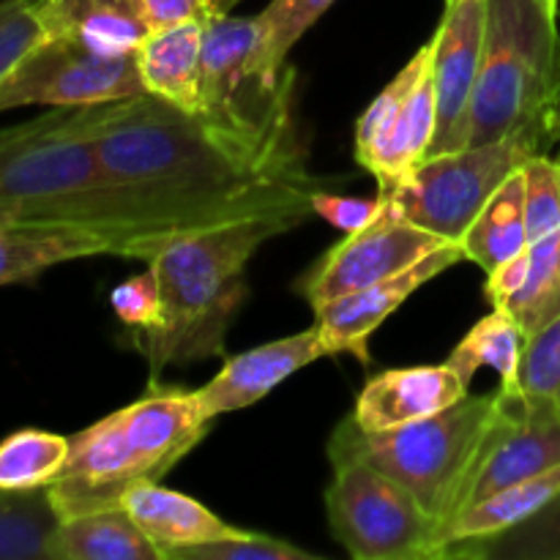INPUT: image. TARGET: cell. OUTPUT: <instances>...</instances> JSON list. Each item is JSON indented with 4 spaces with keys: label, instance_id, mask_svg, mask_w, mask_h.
Here are the masks:
<instances>
[{
    "label": "cell",
    "instance_id": "6da1fadb",
    "mask_svg": "<svg viewBox=\"0 0 560 560\" xmlns=\"http://www.w3.org/2000/svg\"><path fill=\"white\" fill-rule=\"evenodd\" d=\"M102 167L162 235L255 217L310 219L323 180L306 153L249 145L151 93L77 107Z\"/></svg>",
    "mask_w": 560,
    "mask_h": 560
},
{
    "label": "cell",
    "instance_id": "7a4b0ae2",
    "mask_svg": "<svg viewBox=\"0 0 560 560\" xmlns=\"http://www.w3.org/2000/svg\"><path fill=\"white\" fill-rule=\"evenodd\" d=\"M71 230L102 238L115 257L151 260L162 235L102 167L77 107H55L0 129V230Z\"/></svg>",
    "mask_w": 560,
    "mask_h": 560
},
{
    "label": "cell",
    "instance_id": "3957f363",
    "mask_svg": "<svg viewBox=\"0 0 560 560\" xmlns=\"http://www.w3.org/2000/svg\"><path fill=\"white\" fill-rule=\"evenodd\" d=\"M306 219L255 217L219 228L191 230L164 241L148 268L162 290V323L131 331L129 342L145 355L151 383L170 366H189L224 355V339L246 299V262L268 238L290 233Z\"/></svg>",
    "mask_w": 560,
    "mask_h": 560
},
{
    "label": "cell",
    "instance_id": "277c9868",
    "mask_svg": "<svg viewBox=\"0 0 560 560\" xmlns=\"http://www.w3.org/2000/svg\"><path fill=\"white\" fill-rule=\"evenodd\" d=\"M520 392L468 394L430 419L388 432L361 430L348 416L328 441V457H355L370 463L408 495L438 525V541L446 525L468 509L470 492L492 448L520 416Z\"/></svg>",
    "mask_w": 560,
    "mask_h": 560
},
{
    "label": "cell",
    "instance_id": "5b68a950",
    "mask_svg": "<svg viewBox=\"0 0 560 560\" xmlns=\"http://www.w3.org/2000/svg\"><path fill=\"white\" fill-rule=\"evenodd\" d=\"M213 419L195 392L151 383L145 397L69 438V459L47 487L60 520L120 506L140 485L162 481L200 446Z\"/></svg>",
    "mask_w": 560,
    "mask_h": 560
},
{
    "label": "cell",
    "instance_id": "8992f818",
    "mask_svg": "<svg viewBox=\"0 0 560 560\" xmlns=\"http://www.w3.org/2000/svg\"><path fill=\"white\" fill-rule=\"evenodd\" d=\"M560 104V31L556 0H487L479 82L470 104L468 145L520 131L552 140Z\"/></svg>",
    "mask_w": 560,
    "mask_h": 560
},
{
    "label": "cell",
    "instance_id": "52a82bcc",
    "mask_svg": "<svg viewBox=\"0 0 560 560\" xmlns=\"http://www.w3.org/2000/svg\"><path fill=\"white\" fill-rule=\"evenodd\" d=\"M257 16H208L202 102L195 115L249 145L306 153L295 126V69L268 74L257 60Z\"/></svg>",
    "mask_w": 560,
    "mask_h": 560
},
{
    "label": "cell",
    "instance_id": "ba28073f",
    "mask_svg": "<svg viewBox=\"0 0 560 560\" xmlns=\"http://www.w3.org/2000/svg\"><path fill=\"white\" fill-rule=\"evenodd\" d=\"M550 145L536 131H520L485 145L435 153L392 189L377 191V197L392 217L459 244L503 180Z\"/></svg>",
    "mask_w": 560,
    "mask_h": 560
},
{
    "label": "cell",
    "instance_id": "9c48e42d",
    "mask_svg": "<svg viewBox=\"0 0 560 560\" xmlns=\"http://www.w3.org/2000/svg\"><path fill=\"white\" fill-rule=\"evenodd\" d=\"M326 514L334 539L355 560H438V525L397 481L355 457H328Z\"/></svg>",
    "mask_w": 560,
    "mask_h": 560
},
{
    "label": "cell",
    "instance_id": "30bf717a",
    "mask_svg": "<svg viewBox=\"0 0 560 560\" xmlns=\"http://www.w3.org/2000/svg\"><path fill=\"white\" fill-rule=\"evenodd\" d=\"M430 42L377 93L355 126V159L375 175L377 191L408 178L427 156L438 126L435 77Z\"/></svg>",
    "mask_w": 560,
    "mask_h": 560
},
{
    "label": "cell",
    "instance_id": "8fae6325",
    "mask_svg": "<svg viewBox=\"0 0 560 560\" xmlns=\"http://www.w3.org/2000/svg\"><path fill=\"white\" fill-rule=\"evenodd\" d=\"M145 93L135 55L88 52L44 36L0 80V113L16 107H93Z\"/></svg>",
    "mask_w": 560,
    "mask_h": 560
},
{
    "label": "cell",
    "instance_id": "7c38bea8",
    "mask_svg": "<svg viewBox=\"0 0 560 560\" xmlns=\"http://www.w3.org/2000/svg\"><path fill=\"white\" fill-rule=\"evenodd\" d=\"M448 244H457V241H446L383 211L370 228L348 233L339 244H334L306 271V277H301L295 290L301 299H306L312 312H317L342 295L359 293L370 284L416 266Z\"/></svg>",
    "mask_w": 560,
    "mask_h": 560
},
{
    "label": "cell",
    "instance_id": "4fadbf2b",
    "mask_svg": "<svg viewBox=\"0 0 560 560\" xmlns=\"http://www.w3.org/2000/svg\"><path fill=\"white\" fill-rule=\"evenodd\" d=\"M487 33V0H446L432 44L438 126L430 156L468 148L470 104L479 82Z\"/></svg>",
    "mask_w": 560,
    "mask_h": 560
},
{
    "label": "cell",
    "instance_id": "5bb4252c",
    "mask_svg": "<svg viewBox=\"0 0 560 560\" xmlns=\"http://www.w3.org/2000/svg\"><path fill=\"white\" fill-rule=\"evenodd\" d=\"M465 260V252L459 244H448L443 249L432 252L416 266L405 268V271L394 273V277L383 279V282L370 284V288L359 290V293L342 295V299L331 301V304L320 306L315 312V323L320 328V339L326 345V355L350 353L370 364V339L410 295L443 271Z\"/></svg>",
    "mask_w": 560,
    "mask_h": 560
},
{
    "label": "cell",
    "instance_id": "9a60e30c",
    "mask_svg": "<svg viewBox=\"0 0 560 560\" xmlns=\"http://www.w3.org/2000/svg\"><path fill=\"white\" fill-rule=\"evenodd\" d=\"M323 355H326V345H323L317 323H312L304 331L273 339L224 361L222 370L195 392L197 402L202 413L213 421L224 413L246 410Z\"/></svg>",
    "mask_w": 560,
    "mask_h": 560
},
{
    "label": "cell",
    "instance_id": "2e32d148",
    "mask_svg": "<svg viewBox=\"0 0 560 560\" xmlns=\"http://www.w3.org/2000/svg\"><path fill=\"white\" fill-rule=\"evenodd\" d=\"M468 394V383L446 361L435 366L386 370L359 394L353 421L366 432H388L430 419Z\"/></svg>",
    "mask_w": 560,
    "mask_h": 560
},
{
    "label": "cell",
    "instance_id": "e0dca14e",
    "mask_svg": "<svg viewBox=\"0 0 560 560\" xmlns=\"http://www.w3.org/2000/svg\"><path fill=\"white\" fill-rule=\"evenodd\" d=\"M206 20H184L156 27L142 38L135 52L145 93L184 113H197L202 102Z\"/></svg>",
    "mask_w": 560,
    "mask_h": 560
},
{
    "label": "cell",
    "instance_id": "ac0fdd59",
    "mask_svg": "<svg viewBox=\"0 0 560 560\" xmlns=\"http://www.w3.org/2000/svg\"><path fill=\"white\" fill-rule=\"evenodd\" d=\"M560 465V408L525 402L481 468L468 506Z\"/></svg>",
    "mask_w": 560,
    "mask_h": 560
},
{
    "label": "cell",
    "instance_id": "d6986e66",
    "mask_svg": "<svg viewBox=\"0 0 560 560\" xmlns=\"http://www.w3.org/2000/svg\"><path fill=\"white\" fill-rule=\"evenodd\" d=\"M44 36L60 38L88 52L135 55L151 33L148 22L129 0H33Z\"/></svg>",
    "mask_w": 560,
    "mask_h": 560
},
{
    "label": "cell",
    "instance_id": "ffe728a7",
    "mask_svg": "<svg viewBox=\"0 0 560 560\" xmlns=\"http://www.w3.org/2000/svg\"><path fill=\"white\" fill-rule=\"evenodd\" d=\"M120 509H126L129 517L142 528V534L162 550V558H167L170 550L228 539L241 530L217 517L200 501L162 487L159 481L126 492Z\"/></svg>",
    "mask_w": 560,
    "mask_h": 560
},
{
    "label": "cell",
    "instance_id": "44dd1931",
    "mask_svg": "<svg viewBox=\"0 0 560 560\" xmlns=\"http://www.w3.org/2000/svg\"><path fill=\"white\" fill-rule=\"evenodd\" d=\"M47 560H164L120 506L60 520L49 539Z\"/></svg>",
    "mask_w": 560,
    "mask_h": 560
},
{
    "label": "cell",
    "instance_id": "7402d4cb",
    "mask_svg": "<svg viewBox=\"0 0 560 560\" xmlns=\"http://www.w3.org/2000/svg\"><path fill=\"white\" fill-rule=\"evenodd\" d=\"M560 492V465L534 479L517 481L512 487L492 492L481 498L479 503L465 509L457 520L446 525L441 534V558L448 547L463 545V541L492 539L498 534H506L514 525L534 517L539 509H545Z\"/></svg>",
    "mask_w": 560,
    "mask_h": 560
},
{
    "label": "cell",
    "instance_id": "603a6c76",
    "mask_svg": "<svg viewBox=\"0 0 560 560\" xmlns=\"http://www.w3.org/2000/svg\"><path fill=\"white\" fill-rule=\"evenodd\" d=\"M465 260L476 262L485 273L520 255L530 246L525 224V175L523 167L509 175L501 189L487 200L479 217L459 241Z\"/></svg>",
    "mask_w": 560,
    "mask_h": 560
},
{
    "label": "cell",
    "instance_id": "cb8c5ba5",
    "mask_svg": "<svg viewBox=\"0 0 560 560\" xmlns=\"http://www.w3.org/2000/svg\"><path fill=\"white\" fill-rule=\"evenodd\" d=\"M113 255L102 238L71 230H0V288L31 282L47 268L82 257Z\"/></svg>",
    "mask_w": 560,
    "mask_h": 560
},
{
    "label": "cell",
    "instance_id": "d4e9b609",
    "mask_svg": "<svg viewBox=\"0 0 560 560\" xmlns=\"http://www.w3.org/2000/svg\"><path fill=\"white\" fill-rule=\"evenodd\" d=\"M525 334L514 323V317L506 310H492L490 315L481 317L463 342L452 350L446 364L463 377L470 386L476 372L481 366H490L501 377V386L509 392H517V370L520 355H523Z\"/></svg>",
    "mask_w": 560,
    "mask_h": 560
},
{
    "label": "cell",
    "instance_id": "484cf974",
    "mask_svg": "<svg viewBox=\"0 0 560 560\" xmlns=\"http://www.w3.org/2000/svg\"><path fill=\"white\" fill-rule=\"evenodd\" d=\"M60 517L42 490H0V560H47Z\"/></svg>",
    "mask_w": 560,
    "mask_h": 560
},
{
    "label": "cell",
    "instance_id": "4316f807",
    "mask_svg": "<svg viewBox=\"0 0 560 560\" xmlns=\"http://www.w3.org/2000/svg\"><path fill=\"white\" fill-rule=\"evenodd\" d=\"M530 266L525 284L514 299L498 310H506L525 334L534 337L560 315V230L528 246Z\"/></svg>",
    "mask_w": 560,
    "mask_h": 560
},
{
    "label": "cell",
    "instance_id": "83f0119b",
    "mask_svg": "<svg viewBox=\"0 0 560 560\" xmlns=\"http://www.w3.org/2000/svg\"><path fill=\"white\" fill-rule=\"evenodd\" d=\"M443 558L470 560H560V492L545 509L492 539L463 541Z\"/></svg>",
    "mask_w": 560,
    "mask_h": 560
},
{
    "label": "cell",
    "instance_id": "f1b7e54d",
    "mask_svg": "<svg viewBox=\"0 0 560 560\" xmlns=\"http://www.w3.org/2000/svg\"><path fill=\"white\" fill-rule=\"evenodd\" d=\"M69 438L44 430H20L0 443V490L49 487L69 459Z\"/></svg>",
    "mask_w": 560,
    "mask_h": 560
},
{
    "label": "cell",
    "instance_id": "f546056e",
    "mask_svg": "<svg viewBox=\"0 0 560 560\" xmlns=\"http://www.w3.org/2000/svg\"><path fill=\"white\" fill-rule=\"evenodd\" d=\"M337 0H271L257 14V60L268 74L279 77L288 69V55L317 20L326 14Z\"/></svg>",
    "mask_w": 560,
    "mask_h": 560
},
{
    "label": "cell",
    "instance_id": "4dcf8cb0",
    "mask_svg": "<svg viewBox=\"0 0 560 560\" xmlns=\"http://www.w3.org/2000/svg\"><path fill=\"white\" fill-rule=\"evenodd\" d=\"M517 392L525 402L560 408V315L525 339L517 370Z\"/></svg>",
    "mask_w": 560,
    "mask_h": 560
},
{
    "label": "cell",
    "instance_id": "1f68e13d",
    "mask_svg": "<svg viewBox=\"0 0 560 560\" xmlns=\"http://www.w3.org/2000/svg\"><path fill=\"white\" fill-rule=\"evenodd\" d=\"M164 560H320V556L304 550V547L290 545L284 539H277V536L238 530L228 539L170 550Z\"/></svg>",
    "mask_w": 560,
    "mask_h": 560
},
{
    "label": "cell",
    "instance_id": "d6a6232c",
    "mask_svg": "<svg viewBox=\"0 0 560 560\" xmlns=\"http://www.w3.org/2000/svg\"><path fill=\"white\" fill-rule=\"evenodd\" d=\"M525 224L528 241L545 238L560 230V162L536 153L525 162Z\"/></svg>",
    "mask_w": 560,
    "mask_h": 560
},
{
    "label": "cell",
    "instance_id": "836d02e7",
    "mask_svg": "<svg viewBox=\"0 0 560 560\" xmlns=\"http://www.w3.org/2000/svg\"><path fill=\"white\" fill-rule=\"evenodd\" d=\"M44 38L33 0H0V80Z\"/></svg>",
    "mask_w": 560,
    "mask_h": 560
},
{
    "label": "cell",
    "instance_id": "e575fe53",
    "mask_svg": "<svg viewBox=\"0 0 560 560\" xmlns=\"http://www.w3.org/2000/svg\"><path fill=\"white\" fill-rule=\"evenodd\" d=\"M113 312L129 331H151L162 323V290L153 268L118 284L109 295Z\"/></svg>",
    "mask_w": 560,
    "mask_h": 560
},
{
    "label": "cell",
    "instance_id": "d590c367",
    "mask_svg": "<svg viewBox=\"0 0 560 560\" xmlns=\"http://www.w3.org/2000/svg\"><path fill=\"white\" fill-rule=\"evenodd\" d=\"M312 213L348 235L370 228L383 213V200L381 197H372V200L370 197H339L326 189H317L312 195Z\"/></svg>",
    "mask_w": 560,
    "mask_h": 560
},
{
    "label": "cell",
    "instance_id": "8d00e7d4",
    "mask_svg": "<svg viewBox=\"0 0 560 560\" xmlns=\"http://www.w3.org/2000/svg\"><path fill=\"white\" fill-rule=\"evenodd\" d=\"M151 31L184 20H206L213 14V0H129Z\"/></svg>",
    "mask_w": 560,
    "mask_h": 560
},
{
    "label": "cell",
    "instance_id": "74e56055",
    "mask_svg": "<svg viewBox=\"0 0 560 560\" xmlns=\"http://www.w3.org/2000/svg\"><path fill=\"white\" fill-rule=\"evenodd\" d=\"M528 266H530V252H520V255L509 257L506 262H501L498 268H492L487 273L485 282V295L487 301L492 304V310L506 304L509 299L520 293V288L525 284V277H528Z\"/></svg>",
    "mask_w": 560,
    "mask_h": 560
},
{
    "label": "cell",
    "instance_id": "f35d334b",
    "mask_svg": "<svg viewBox=\"0 0 560 560\" xmlns=\"http://www.w3.org/2000/svg\"><path fill=\"white\" fill-rule=\"evenodd\" d=\"M241 0H213V14H230Z\"/></svg>",
    "mask_w": 560,
    "mask_h": 560
},
{
    "label": "cell",
    "instance_id": "ab89813d",
    "mask_svg": "<svg viewBox=\"0 0 560 560\" xmlns=\"http://www.w3.org/2000/svg\"><path fill=\"white\" fill-rule=\"evenodd\" d=\"M552 140H556V145L560 142V104L556 107V113H552Z\"/></svg>",
    "mask_w": 560,
    "mask_h": 560
},
{
    "label": "cell",
    "instance_id": "60d3db41",
    "mask_svg": "<svg viewBox=\"0 0 560 560\" xmlns=\"http://www.w3.org/2000/svg\"><path fill=\"white\" fill-rule=\"evenodd\" d=\"M556 3H560V0H556Z\"/></svg>",
    "mask_w": 560,
    "mask_h": 560
}]
</instances>
